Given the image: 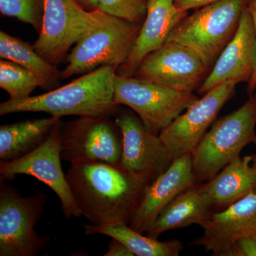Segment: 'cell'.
I'll use <instances>...</instances> for the list:
<instances>
[{"label": "cell", "instance_id": "6da1fadb", "mask_svg": "<svg viewBox=\"0 0 256 256\" xmlns=\"http://www.w3.org/2000/svg\"><path fill=\"white\" fill-rule=\"evenodd\" d=\"M66 175L80 214L94 225H130L150 184L121 164L102 162L70 163Z\"/></svg>", "mask_w": 256, "mask_h": 256}, {"label": "cell", "instance_id": "7a4b0ae2", "mask_svg": "<svg viewBox=\"0 0 256 256\" xmlns=\"http://www.w3.org/2000/svg\"><path fill=\"white\" fill-rule=\"evenodd\" d=\"M117 68L104 65L72 82L24 100L0 104V116L16 112H46L50 116H112L119 106L114 102V80Z\"/></svg>", "mask_w": 256, "mask_h": 256}, {"label": "cell", "instance_id": "3957f363", "mask_svg": "<svg viewBox=\"0 0 256 256\" xmlns=\"http://www.w3.org/2000/svg\"><path fill=\"white\" fill-rule=\"evenodd\" d=\"M256 110L252 97L232 114L216 120L192 153L197 182H208L240 156L256 138Z\"/></svg>", "mask_w": 256, "mask_h": 256}, {"label": "cell", "instance_id": "277c9868", "mask_svg": "<svg viewBox=\"0 0 256 256\" xmlns=\"http://www.w3.org/2000/svg\"><path fill=\"white\" fill-rule=\"evenodd\" d=\"M247 2L218 0L195 10L175 26L168 41L191 48L210 68L236 33Z\"/></svg>", "mask_w": 256, "mask_h": 256}, {"label": "cell", "instance_id": "5b68a950", "mask_svg": "<svg viewBox=\"0 0 256 256\" xmlns=\"http://www.w3.org/2000/svg\"><path fill=\"white\" fill-rule=\"evenodd\" d=\"M142 25L104 12L99 24L82 37L67 56L62 79L89 73L104 65L118 68L132 50Z\"/></svg>", "mask_w": 256, "mask_h": 256}, {"label": "cell", "instance_id": "8992f818", "mask_svg": "<svg viewBox=\"0 0 256 256\" xmlns=\"http://www.w3.org/2000/svg\"><path fill=\"white\" fill-rule=\"evenodd\" d=\"M47 200L44 193L24 197L12 186L0 183V256H35L50 240L34 227Z\"/></svg>", "mask_w": 256, "mask_h": 256}, {"label": "cell", "instance_id": "52a82bcc", "mask_svg": "<svg viewBox=\"0 0 256 256\" xmlns=\"http://www.w3.org/2000/svg\"><path fill=\"white\" fill-rule=\"evenodd\" d=\"M114 87L116 105L132 109L146 129L156 134L198 99L194 92H178L134 76L116 75Z\"/></svg>", "mask_w": 256, "mask_h": 256}, {"label": "cell", "instance_id": "ba28073f", "mask_svg": "<svg viewBox=\"0 0 256 256\" xmlns=\"http://www.w3.org/2000/svg\"><path fill=\"white\" fill-rule=\"evenodd\" d=\"M100 10L88 12L76 0H44L43 24L34 50L56 66L75 45L100 23Z\"/></svg>", "mask_w": 256, "mask_h": 256}, {"label": "cell", "instance_id": "9c48e42d", "mask_svg": "<svg viewBox=\"0 0 256 256\" xmlns=\"http://www.w3.org/2000/svg\"><path fill=\"white\" fill-rule=\"evenodd\" d=\"M111 116H82L63 122L60 129L62 160L102 162L120 164L124 139L120 128Z\"/></svg>", "mask_w": 256, "mask_h": 256}, {"label": "cell", "instance_id": "30bf717a", "mask_svg": "<svg viewBox=\"0 0 256 256\" xmlns=\"http://www.w3.org/2000/svg\"><path fill=\"white\" fill-rule=\"evenodd\" d=\"M62 124V118L57 120L46 140L34 150L16 160L1 162L0 176L1 180H12L16 175H30L44 183L60 198L64 216L70 218L80 217L82 214L76 204L60 162Z\"/></svg>", "mask_w": 256, "mask_h": 256}, {"label": "cell", "instance_id": "8fae6325", "mask_svg": "<svg viewBox=\"0 0 256 256\" xmlns=\"http://www.w3.org/2000/svg\"><path fill=\"white\" fill-rule=\"evenodd\" d=\"M210 70L191 48L166 41L143 58L132 76L178 92H198Z\"/></svg>", "mask_w": 256, "mask_h": 256}, {"label": "cell", "instance_id": "7c38bea8", "mask_svg": "<svg viewBox=\"0 0 256 256\" xmlns=\"http://www.w3.org/2000/svg\"><path fill=\"white\" fill-rule=\"evenodd\" d=\"M236 85L225 82L208 90L160 132L173 160L194 151L222 108L233 97Z\"/></svg>", "mask_w": 256, "mask_h": 256}, {"label": "cell", "instance_id": "4fadbf2b", "mask_svg": "<svg viewBox=\"0 0 256 256\" xmlns=\"http://www.w3.org/2000/svg\"><path fill=\"white\" fill-rule=\"evenodd\" d=\"M118 107L112 116L124 139L121 166L151 184L170 168L174 160L159 134L148 130L134 112L119 110Z\"/></svg>", "mask_w": 256, "mask_h": 256}, {"label": "cell", "instance_id": "5bb4252c", "mask_svg": "<svg viewBox=\"0 0 256 256\" xmlns=\"http://www.w3.org/2000/svg\"><path fill=\"white\" fill-rule=\"evenodd\" d=\"M256 60L255 31L246 6L236 33L222 50L197 92L204 95L225 82L248 84L254 75Z\"/></svg>", "mask_w": 256, "mask_h": 256}, {"label": "cell", "instance_id": "9a60e30c", "mask_svg": "<svg viewBox=\"0 0 256 256\" xmlns=\"http://www.w3.org/2000/svg\"><path fill=\"white\" fill-rule=\"evenodd\" d=\"M201 227L203 234L190 244L204 247L213 256H223L236 240L256 233V192L214 212Z\"/></svg>", "mask_w": 256, "mask_h": 256}, {"label": "cell", "instance_id": "2e32d148", "mask_svg": "<svg viewBox=\"0 0 256 256\" xmlns=\"http://www.w3.org/2000/svg\"><path fill=\"white\" fill-rule=\"evenodd\" d=\"M196 184L192 154L176 158L164 173L148 185L130 226L146 234L170 202Z\"/></svg>", "mask_w": 256, "mask_h": 256}, {"label": "cell", "instance_id": "e0dca14e", "mask_svg": "<svg viewBox=\"0 0 256 256\" xmlns=\"http://www.w3.org/2000/svg\"><path fill=\"white\" fill-rule=\"evenodd\" d=\"M188 14L178 8L174 0H149L146 18L127 60L116 70V75L131 77L146 55L168 41L175 26Z\"/></svg>", "mask_w": 256, "mask_h": 256}, {"label": "cell", "instance_id": "ac0fdd59", "mask_svg": "<svg viewBox=\"0 0 256 256\" xmlns=\"http://www.w3.org/2000/svg\"><path fill=\"white\" fill-rule=\"evenodd\" d=\"M200 188L210 198L215 212L225 210L256 192V166L252 156H238Z\"/></svg>", "mask_w": 256, "mask_h": 256}, {"label": "cell", "instance_id": "d6986e66", "mask_svg": "<svg viewBox=\"0 0 256 256\" xmlns=\"http://www.w3.org/2000/svg\"><path fill=\"white\" fill-rule=\"evenodd\" d=\"M214 212L210 198L197 184L170 202L158 216L146 235L158 238L162 234L192 225L201 226Z\"/></svg>", "mask_w": 256, "mask_h": 256}, {"label": "cell", "instance_id": "ffe728a7", "mask_svg": "<svg viewBox=\"0 0 256 256\" xmlns=\"http://www.w3.org/2000/svg\"><path fill=\"white\" fill-rule=\"evenodd\" d=\"M60 118L28 120L0 127V159L11 161L22 158L41 146Z\"/></svg>", "mask_w": 256, "mask_h": 256}, {"label": "cell", "instance_id": "44dd1931", "mask_svg": "<svg viewBox=\"0 0 256 256\" xmlns=\"http://www.w3.org/2000/svg\"><path fill=\"white\" fill-rule=\"evenodd\" d=\"M0 57L12 60L32 72L40 82L42 90L48 92L60 87L62 72L48 63L26 42L0 32Z\"/></svg>", "mask_w": 256, "mask_h": 256}, {"label": "cell", "instance_id": "7402d4cb", "mask_svg": "<svg viewBox=\"0 0 256 256\" xmlns=\"http://www.w3.org/2000/svg\"><path fill=\"white\" fill-rule=\"evenodd\" d=\"M86 235L101 234L118 240L132 252L134 256H178L182 250V242L180 240L160 242L158 238L134 230L128 224H112L108 225L85 224Z\"/></svg>", "mask_w": 256, "mask_h": 256}, {"label": "cell", "instance_id": "603a6c76", "mask_svg": "<svg viewBox=\"0 0 256 256\" xmlns=\"http://www.w3.org/2000/svg\"><path fill=\"white\" fill-rule=\"evenodd\" d=\"M40 82L32 72L20 64L0 60V88L8 92L10 100L28 98L40 87Z\"/></svg>", "mask_w": 256, "mask_h": 256}, {"label": "cell", "instance_id": "cb8c5ba5", "mask_svg": "<svg viewBox=\"0 0 256 256\" xmlns=\"http://www.w3.org/2000/svg\"><path fill=\"white\" fill-rule=\"evenodd\" d=\"M44 0H0V12L31 25L40 34L43 24Z\"/></svg>", "mask_w": 256, "mask_h": 256}, {"label": "cell", "instance_id": "d4e9b609", "mask_svg": "<svg viewBox=\"0 0 256 256\" xmlns=\"http://www.w3.org/2000/svg\"><path fill=\"white\" fill-rule=\"evenodd\" d=\"M149 0H99V10L129 22L143 23Z\"/></svg>", "mask_w": 256, "mask_h": 256}, {"label": "cell", "instance_id": "484cf974", "mask_svg": "<svg viewBox=\"0 0 256 256\" xmlns=\"http://www.w3.org/2000/svg\"><path fill=\"white\" fill-rule=\"evenodd\" d=\"M223 256H256V233L236 240Z\"/></svg>", "mask_w": 256, "mask_h": 256}, {"label": "cell", "instance_id": "4316f807", "mask_svg": "<svg viewBox=\"0 0 256 256\" xmlns=\"http://www.w3.org/2000/svg\"><path fill=\"white\" fill-rule=\"evenodd\" d=\"M104 256H134L132 252L122 242L112 238L108 245V250Z\"/></svg>", "mask_w": 256, "mask_h": 256}, {"label": "cell", "instance_id": "83f0119b", "mask_svg": "<svg viewBox=\"0 0 256 256\" xmlns=\"http://www.w3.org/2000/svg\"><path fill=\"white\" fill-rule=\"evenodd\" d=\"M247 8L248 10L249 13L252 16V24H254V31H255L256 42V0H248ZM256 84V60L255 70H254V75L250 82L247 84V92L249 96L252 95L254 92V88Z\"/></svg>", "mask_w": 256, "mask_h": 256}, {"label": "cell", "instance_id": "f1b7e54d", "mask_svg": "<svg viewBox=\"0 0 256 256\" xmlns=\"http://www.w3.org/2000/svg\"><path fill=\"white\" fill-rule=\"evenodd\" d=\"M218 0H174L175 4L180 9L184 11L196 10Z\"/></svg>", "mask_w": 256, "mask_h": 256}, {"label": "cell", "instance_id": "f546056e", "mask_svg": "<svg viewBox=\"0 0 256 256\" xmlns=\"http://www.w3.org/2000/svg\"><path fill=\"white\" fill-rule=\"evenodd\" d=\"M84 10L95 12L99 10V0H76Z\"/></svg>", "mask_w": 256, "mask_h": 256}, {"label": "cell", "instance_id": "4dcf8cb0", "mask_svg": "<svg viewBox=\"0 0 256 256\" xmlns=\"http://www.w3.org/2000/svg\"><path fill=\"white\" fill-rule=\"evenodd\" d=\"M252 144H254V146H255L256 148V138L255 139V140H254V143H252ZM252 164L255 165V166H256V153H254V154H252Z\"/></svg>", "mask_w": 256, "mask_h": 256}, {"label": "cell", "instance_id": "1f68e13d", "mask_svg": "<svg viewBox=\"0 0 256 256\" xmlns=\"http://www.w3.org/2000/svg\"><path fill=\"white\" fill-rule=\"evenodd\" d=\"M250 97H252V100H254V104H255V107H256V84L255 86V88H254V92H252V95L250 96Z\"/></svg>", "mask_w": 256, "mask_h": 256}]
</instances>
